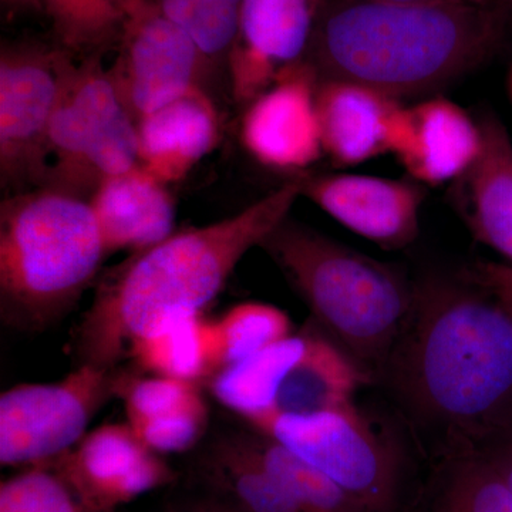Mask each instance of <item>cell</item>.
<instances>
[{"mask_svg":"<svg viewBox=\"0 0 512 512\" xmlns=\"http://www.w3.org/2000/svg\"><path fill=\"white\" fill-rule=\"evenodd\" d=\"M89 202L107 256L136 254L175 232L174 195L168 184L140 164L104 178Z\"/></svg>","mask_w":512,"mask_h":512,"instance_id":"17","label":"cell"},{"mask_svg":"<svg viewBox=\"0 0 512 512\" xmlns=\"http://www.w3.org/2000/svg\"><path fill=\"white\" fill-rule=\"evenodd\" d=\"M305 348L306 335L302 330L247 359L222 367L205 384L225 409L245 421L254 419L275 410L279 390Z\"/></svg>","mask_w":512,"mask_h":512,"instance_id":"24","label":"cell"},{"mask_svg":"<svg viewBox=\"0 0 512 512\" xmlns=\"http://www.w3.org/2000/svg\"><path fill=\"white\" fill-rule=\"evenodd\" d=\"M393 2H447V0H393ZM471 2H505V0H471Z\"/></svg>","mask_w":512,"mask_h":512,"instance_id":"35","label":"cell"},{"mask_svg":"<svg viewBox=\"0 0 512 512\" xmlns=\"http://www.w3.org/2000/svg\"><path fill=\"white\" fill-rule=\"evenodd\" d=\"M323 0H244L228 57L232 103L245 107L276 77L308 57Z\"/></svg>","mask_w":512,"mask_h":512,"instance_id":"13","label":"cell"},{"mask_svg":"<svg viewBox=\"0 0 512 512\" xmlns=\"http://www.w3.org/2000/svg\"><path fill=\"white\" fill-rule=\"evenodd\" d=\"M252 443L299 512H372L328 474L255 431Z\"/></svg>","mask_w":512,"mask_h":512,"instance_id":"25","label":"cell"},{"mask_svg":"<svg viewBox=\"0 0 512 512\" xmlns=\"http://www.w3.org/2000/svg\"><path fill=\"white\" fill-rule=\"evenodd\" d=\"M107 258L89 200L39 187L0 205V316L19 332L62 320Z\"/></svg>","mask_w":512,"mask_h":512,"instance_id":"4","label":"cell"},{"mask_svg":"<svg viewBox=\"0 0 512 512\" xmlns=\"http://www.w3.org/2000/svg\"><path fill=\"white\" fill-rule=\"evenodd\" d=\"M434 512H512V494L490 460L468 450L448 466Z\"/></svg>","mask_w":512,"mask_h":512,"instance_id":"27","label":"cell"},{"mask_svg":"<svg viewBox=\"0 0 512 512\" xmlns=\"http://www.w3.org/2000/svg\"><path fill=\"white\" fill-rule=\"evenodd\" d=\"M201 468L214 493L245 512H299L284 485L259 456L251 434L215 441Z\"/></svg>","mask_w":512,"mask_h":512,"instance_id":"23","label":"cell"},{"mask_svg":"<svg viewBox=\"0 0 512 512\" xmlns=\"http://www.w3.org/2000/svg\"><path fill=\"white\" fill-rule=\"evenodd\" d=\"M476 274L512 302V265L478 264Z\"/></svg>","mask_w":512,"mask_h":512,"instance_id":"32","label":"cell"},{"mask_svg":"<svg viewBox=\"0 0 512 512\" xmlns=\"http://www.w3.org/2000/svg\"><path fill=\"white\" fill-rule=\"evenodd\" d=\"M143 2L144 0H126L128 15H130V13L133 12L134 9L138 8V6Z\"/></svg>","mask_w":512,"mask_h":512,"instance_id":"36","label":"cell"},{"mask_svg":"<svg viewBox=\"0 0 512 512\" xmlns=\"http://www.w3.org/2000/svg\"><path fill=\"white\" fill-rule=\"evenodd\" d=\"M402 100L363 84L320 79L318 113L323 156L339 167L390 154Z\"/></svg>","mask_w":512,"mask_h":512,"instance_id":"16","label":"cell"},{"mask_svg":"<svg viewBox=\"0 0 512 512\" xmlns=\"http://www.w3.org/2000/svg\"><path fill=\"white\" fill-rule=\"evenodd\" d=\"M74 64L62 50L3 46L0 55V183L6 195L42 187L47 134Z\"/></svg>","mask_w":512,"mask_h":512,"instance_id":"9","label":"cell"},{"mask_svg":"<svg viewBox=\"0 0 512 512\" xmlns=\"http://www.w3.org/2000/svg\"><path fill=\"white\" fill-rule=\"evenodd\" d=\"M3 2L15 8H42V0H3Z\"/></svg>","mask_w":512,"mask_h":512,"instance_id":"34","label":"cell"},{"mask_svg":"<svg viewBox=\"0 0 512 512\" xmlns=\"http://www.w3.org/2000/svg\"><path fill=\"white\" fill-rule=\"evenodd\" d=\"M247 423L328 474L370 511L392 512L399 458L355 404L309 414L272 410Z\"/></svg>","mask_w":512,"mask_h":512,"instance_id":"7","label":"cell"},{"mask_svg":"<svg viewBox=\"0 0 512 512\" xmlns=\"http://www.w3.org/2000/svg\"><path fill=\"white\" fill-rule=\"evenodd\" d=\"M508 90H510V96L512 99V67H511L510 77H508Z\"/></svg>","mask_w":512,"mask_h":512,"instance_id":"37","label":"cell"},{"mask_svg":"<svg viewBox=\"0 0 512 512\" xmlns=\"http://www.w3.org/2000/svg\"><path fill=\"white\" fill-rule=\"evenodd\" d=\"M123 33L110 74L136 121L191 90H208L212 70L201 50L148 0L128 15Z\"/></svg>","mask_w":512,"mask_h":512,"instance_id":"10","label":"cell"},{"mask_svg":"<svg viewBox=\"0 0 512 512\" xmlns=\"http://www.w3.org/2000/svg\"><path fill=\"white\" fill-rule=\"evenodd\" d=\"M214 323L221 369L293 335L289 316L271 303H238Z\"/></svg>","mask_w":512,"mask_h":512,"instance_id":"28","label":"cell"},{"mask_svg":"<svg viewBox=\"0 0 512 512\" xmlns=\"http://www.w3.org/2000/svg\"><path fill=\"white\" fill-rule=\"evenodd\" d=\"M138 164L137 121L110 70L97 59L74 66L47 134L42 187L89 200L104 178Z\"/></svg>","mask_w":512,"mask_h":512,"instance_id":"6","label":"cell"},{"mask_svg":"<svg viewBox=\"0 0 512 512\" xmlns=\"http://www.w3.org/2000/svg\"><path fill=\"white\" fill-rule=\"evenodd\" d=\"M480 153L453 184V204L474 238L512 264V141L503 121L483 114Z\"/></svg>","mask_w":512,"mask_h":512,"instance_id":"18","label":"cell"},{"mask_svg":"<svg viewBox=\"0 0 512 512\" xmlns=\"http://www.w3.org/2000/svg\"><path fill=\"white\" fill-rule=\"evenodd\" d=\"M299 197L296 177L231 217L175 231L109 269L77 329L80 365L117 367L130 343L164 313L204 311L249 249L261 247Z\"/></svg>","mask_w":512,"mask_h":512,"instance_id":"3","label":"cell"},{"mask_svg":"<svg viewBox=\"0 0 512 512\" xmlns=\"http://www.w3.org/2000/svg\"><path fill=\"white\" fill-rule=\"evenodd\" d=\"M184 30L201 50L212 72L227 70L228 57L238 35L244 0H148Z\"/></svg>","mask_w":512,"mask_h":512,"instance_id":"26","label":"cell"},{"mask_svg":"<svg viewBox=\"0 0 512 512\" xmlns=\"http://www.w3.org/2000/svg\"><path fill=\"white\" fill-rule=\"evenodd\" d=\"M384 373L417 420L476 450L512 424V302L474 271L417 285Z\"/></svg>","mask_w":512,"mask_h":512,"instance_id":"1","label":"cell"},{"mask_svg":"<svg viewBox=\"0 0 512 512\" xmlns=\"http://www.w3.org/2000/svg\"><path fill=\"white\" fill-rule=\"evenodd\" d=\"M67 50L87 52L106 45L123 32L126 0H42Z\"/></svg>","mask_w":512,"mask_h":512,"instance_id":"29","label":"cell"},{"mask_svg":"<svg viewBox=\"0 0 512 512\" xmlns=\"http://www.w3.org/2000/svg\"><path fill=\"white\" fill-rule=\"evenodd\" d=\"M316 325L369 376L384 372L412 313L414 289L392 265L286 218L262 242Z\"/></svg>","mask_w":512,"mask_h":512,"instance_id":"5","label":"cell"},{"mask_svg":"<svg viewBox=\"0 0 512 512\" xmlns=\"http://www.w3.org/2000/svg\"><path fill=\"white\" fill-rule=\"evenodd\" d=\"M501 474L512 494V424L477 448Z\"/></svg>","mask_w":512,"mask_h":512,"instance_id":"31","label":"cell"},{"mask_svg":"<svg viewBox=\"0 0 512 512\" xmlns=\"http://www.w3.org/2000/svg\"><path fill=\"white\" fill-rule=\"evenodd\" d=\"M481 148V128L463 107L443 96L404 106L392 151L420 185L451 184L468 170Z\"/></svg>","mask_w":512,"mask_h":512,"instance_id":"15","label":"cell"},{"mask_svg":"<svg viewBox=\"0 0 512 512\" xmlns=\"http://www.w3.org/2000/svg\"><path fill=\"white\" fill-rule=\"evenodd\" d=\"M299 178L303 197L359 237L387 249L416 241L426 190L412 178L352 173Z\"/></svg>","mask_w":512,"mask_h":512,"instance_id":"14","label":"cell"},{"mask_svg":"<svg viewBox=\"0 0 512 512\" xmlns=\"http://www.w3.org/2000/svg\"><path fill=\"white\" fill-rule=\"evenodd\" d=\"M173 512H245L222 495L215 494L210 498L194 501V503L181 505Z\"/></svg>","mask_w":512,"mask_h":512,"instance_id":"33","label":"cell"},{"mask_svg":"<svg viewBox=\"0 0 512 512\" xmlns=\"http://www.w3.org/2000/svg\"><path fill=\"white\" fill-rule=\"evenodd\" d=\"M137 136L141 167L180 183L220 143V111L208 90H191L141 117Z\"/></svg>","mask_w":512,"mask_h":512,"instance_id":"19","label":"cell"},{"mask_svg":"<svg viewBox=\"0 0 512 512\" xmlns=\"http://www.w3.org/2000/svg\"><path fill=\"white\" fill-rule=\"evenodd\" d=\"M0 512H92L69 483L45 464L26 468L0 485Z\"/></svg>","mask_w":512,"mask_h":512,"instance_id":"30","label":"cell"},{"mask_svg":"<svg viewBox=\"0 0 512 512\" xmlns=\"http://www.w3.org/2000/svg\"><path fill=\"white\" fill-rule=\"evenodd\" d=\"M127 356L150 375L198 384L207 383L221 369L214 320L191 309L167 312L154 320L130 343Z\"/></svg>","mask_w":512,"mask_h":512,"instance_id":"21","label":"cell"},{"mask_svg":"<svg viewBox=\"0 0 512 512\" xmlns=\"http://www.w3.org/2000/svg\"><path fill=\"white\" fill-rule=\"evenodd\" d=\"M49 466L92 512H114L175 478L163 456L146 446L128 423L97 427Z\"/></svg>","mask_w":512,"mask_h":512,"instance_id":"12","label":"cell"},{"mask_svg":"<svg viewBox=\"0 0 512 512\" xmlns=\"http://www.w3.org/2000/svg\"><path fill=\"white\" fill-rule=\"evenodd\" d=\"M117 397L131 429L161 456L191 450L207 433L210 410L198 383L123 372Z\"/></svg>","mask_w":512,"mask_h":512,"instance_id":"20","label":"cell"},{"mask_svg":"<svg viewBox=\"0 0 512 512\" xmlns=\"http://www.w3.org/2000/svg\"><path fill=\"white\" fill-rule=\"evenodd\" d=\"M320 77L308 59L284 70L242 110L239 140L249 157L278 173H302L323 156Z\"/></svg>","mask_w":512,"mask_h":512,"instance_id":"11","label":"cell"},{"mask_svg":"<svg viewBox=\"0 0 512 512\" xmlns=\"http://www.w3.org/2000/svg\"><path fill=\"white\" fill-rule=\"evenodd\" d=\"M511 15L505 2L323 0L306 59L320 79L363 84L403 101L487 62Z\"/></svg>","mask_w":512,"mask_h":512,"instance_id":"2","label":"cell"},{"mask_svg":"<svg viewBox=\"0 0 512 512\" xmlns=\"http://www.w3.org/2000/svg\"><path fill=\"white\" fill-rule=\"evenodd\" d=\"M306 348L286 376L276 412L309 414L350 406L370 376L316 323L303 329Z\"/></svg>","mask_w":512,"mask_h":512,"instance_id":"22","label":"cell"},{"mask_svg":"<svg viewBox=\"0 0 512 512\" xmlns=\"http://www.w3.org/2000/svg\"><path fill=\"white\" fill-rule=\"evenodd\" d=\"M117 367L79 365L55 383H26L0 396V463L45 466L73 450L93 417L119 396Z\"/></svg>","mask_w":512,"mask_h":512,"instance_id":"8","label":"cell"},{"mask_svg":"<svg viewBox=\"0 0 512 512\" xmlns=\"http://www.w3.org/2000/svg\"><path fill=\"white\" fill-rule=\"evenodd\" d=\"M505 2H507V5L510 6V8L512 10V0H505Z\"/></svg>","mask_w":512,"mask_h":512,"instance_id":"38","label":"cell"}]
</instances>
